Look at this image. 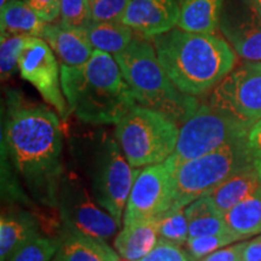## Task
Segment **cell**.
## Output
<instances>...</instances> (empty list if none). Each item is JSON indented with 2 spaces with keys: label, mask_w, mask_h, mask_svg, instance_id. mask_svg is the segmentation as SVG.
Masks as SVG:
<instances>
[{
  "label": "cell",
  "mask_w": 261,
  "mask_h": 261,
  "mask_svg": "<svg viewBox=\"0 0 261 261\" xmlns=\"http://www.w3.org/2000/svg\"><path fill=\"white\" fill-rule=\"evenodd\" d=\"M103 242L104 241L64 230L56 256L61 261H108Z\"/></svg>",
  "instance_id": "obj_24"
},
{
  "label": "cell",
  "mask_w": 261,
  "mask_h": 261,
  "mask_svg": "<svg viewBox=\"0 0 261 261\" xmlns=\"http://www.w3.org/2000/svg\"><path fill=\"white\" fill-rule=\"evenodd\" d=\"M80 159L90 180L91 194L119 226L139 169H133L115 138L98 130L80 145Z\"/></svg>",
  "instance_id": "obj_5"
},
{
  "label": "cell",
  "mask_w": 261,
  "mask_h": 261,
  "mask_svg": "<svg viewBox=\"0 0 261 261\" xmlns=\"http://www.w3.org/2000/svg\"><path fill=\"white\" fill-rule=\"evenodd\" d=\"M248 145L254 159L261 160V119L254 123L248 133Z\"/></svg>",
  "instance_id": "obj_34"
},
{
  "label": "cell",
  "mask_w": 261,
  "mask_h": 261,
  "mask_svg": "<svg viewBox=\"0 0 261 261\" xmlns=\"http://www.w3.org/2000/svg\"><path fill=\"white\" fill-rule=\"evenodd\" d=\"M39 231V221L31 212H3L0 218V261H9L19 248L40 236Z\"/></svg>",
  "instance_id": "obj_16"
},
{
  "label": "cell",
  "mask_w": 261,
  "mask_h": 261,
  "mask_svg": "<svg viewBox=\"0 0 261 261\" xmlns=\"http://www.w3.org/2000/svg\"><path fill=\"white\" fill-rule=\"evenodd\" d=\"M159 236L156 215L123 226L114 240V247L121 256L138 261L151 252L159 242Z\"/></svg>",
  "instance_id": "obj_17"
},
{
  "label": "cell",
  "mask_w": 261,
  "mask_h": 261,
  "mask_svg": "<svg viewBox=\"0 0 261 261\" xmlns=\"http://www.w3.org/2000/svg\"><path fill=\"white\" fill-rule=\"evenodd\" d=\"M208 104L237 121L253 126L261 119V62L233 68L212 90Z\"/></svg>",
  "instance_id": "obj_10"
},
{
  "label": "cell",
  "mask_w": 261,
  "mask_h": 261,
  "mask_svg": "<svg viewBox=\"0 0 261 261\" xmlns=\"http://www.w3.org/2000/svg\"><path fill=\"white\" fill-rule=\"evenodd\" d=\"M46 24L47 22H45L23 0H11L0 9L2 32L41 38Z\"/></svg>",
  "instance_id": "obj_21"
},
{
  "label": "cell",
  "mask_w": 261,
  "mask_h": 261,
  "mask_svg": "<svg viewBox=\"0 0 261 261\" xmlns=\"http://www.w3.org/2000/svg\"><path fill=\"white\" fill-rule=\"evenodd\" d=\"M130 0H90L92 22L122 21Z\"/></svg>",
  "instance_id": "obj_30"
},
{
  "label": "cell",
  "mask_w": 261,
  "mask_h": 261,
  "mask_svg": "<svg viewBox=\"0 0 261 261\" xmlns=\"http://www.w3.org/2000/svg\"><path fill=\"white\" fill-rule=\"evenodd\" d=\"M181 0H130L122 22L137 34L152 39L178 25Z\"/></svg>",
  "instance_id": "obj_14"
},
{
  "label": "cell",
  "mask_w": 261,
  "mask_h": 261,
  "mask_svg": "<svg viewBox=\"0 0 261 261\" xmlns=\"http://www.w3.org/2000/svg\"><path fill=\"white\" fill-rule=\"evenodd\" d=\"M158 230L161 238L182 246L189 240V224L185 208L168 210L158 215Z\"/></svg>",
  "instance_id": "obj_25"
},
{
  "label": "cell",
  "mask_w": 261,
  "mask_h": 261,
  "mask_svg": "<svg viewBox=\"0 0 261 261\" xmlns=\"http://www.w3.org/2000/svg\"><path fill=\"white\" fill-rule=\"evenodd\" d=\"M261 188V174L256 166L231 175L218 185L210 196L221 213L232 210L234 205L250 197Z\"/></svg>",
  "instance_id": "obj_18"
},
{
  "label": "cell",
  "mask_w": 261,
  "mask_h": 261,
  "mask_svg": "<svg viewBox=\"0 0 261 261\" xmlns=\"http://www.w3.org/2000/svg\"><path fill=\"white\" fill-rule=\"evenodd\" d=\"M244 247H246V242L233 244V246L226 248H220L210 255L204 256L200 261H242Z\"/></svg>",
  "instance_id": "obj_33"
},
{
  "label": "cell",
  "mask_w": 261,
  "mask_h": 261,
  "mask_svg": "<svg viewBox=\"0 0 261 261\" xmlns=\"http://www.w3.org/2000/svg\"><path fill=\"white\" fill-rule=\"evenodd\" d=\"M189 238L230 232L224 214L218 210L210 195L202 196L185 207Z\"/></svg>",
  "instance_id": "obj_20"
},
{
  "label": "cell",
  "mask_w": 261,
  "mask_h": 261,
  "mask_svg": "<svg viewBox=\"0 0 261 261\" xmlns=\"http://www.w3.org/2000/svg\"><path fill=\"white\" fill-rule=\"evenodd\" d=\"M58 211L64 230L94 240H109L119 228L116 220L97 203L85 181L74 172H64L62 177Z\"/></svg>",
  "instance_id": "obj_9"
},
{
  "label": "cell",
  "mask_w": 261,
  "mask_h": 261,
  "mask_svg": "<svg viewBox=\"0 0 261 261\" xmlns=\"http://www.w3.org/2000/svg\"><path fill=\"white\" fill-rule=\"evenodd\" d=\"M256 166L248 145V137L201 158L182 163L173 172V192L169 210L188 207L202 196L243 169Z\"/></svg>",
  "instance_id": "obj_6"
},
{
  "label": "cell",
  "mask_w": 261,
  "mask_h": 261,
  "mask_svg": "<svg viewBox=\"0 0 261 261\" xmlns=\"http://www.w3.org/2000/svg\"><path fill=\"white\" fill-rule=\"evenodd\" d=\"M60 17L68 27L86 32L92 22L90 0H61Z\"/></svg>",
  "instance_id": "obj_29"
},
{
  "label": "cell",
  "mask_w": 261,
  "mask_h": 261,
  "mask_svg": "<svg viewBox=\"0 0 261 261\" xmlns=\"http://www.w3.org/2000/svg\"><path fill=\"white\" fill-rule=\"evenodd\" d=\"M103 247H104V252H106V256L108 261H130L128 259H126V257L120 255V254L116 253L115 250H113L112 248L108 246L106 241L103 242Z\"/></svg>",
  "instance_id": "obj_36"
},
{
  "label": "cell",
  "mask_w": 261,
  "mask_h": 261,
  "mask_svg": "<svg viewBox=\"0 0 261 261\" xmlns=\"http://www.w3.org/2000/svg\"><path fill=\"white\" fill-rule=\"evenodd\" d=\"M242 261H261V236L246 242Z\"/></svg>",
  "instance_id": "obj_35"
},
{
  "label": "cell",
  "mask_w": 261,
  "mask_h": 261,
  "mask_svg": "<svg viewBox=\"0 0 261 261\" xmlns=\"http://www.w3.org/2000/svg\"><path fill=\"white\" fill-rule=\"evenodd\" d=\"M62 89L70 113L89 125H116L137 100L113 55L94 50L86 63L61 64Z\"/></svg>",
  "instance_id": "obj_3"
},
{
  "label": "cell",
  "mask_w": 261,
  "mask_h": 261,
  "mask_svg": "<svg viewBox=\"0 0 261 261\" xmlns=\"http://www.w3.org/2000/svg\"><path fill=\"white\" fill-rule=\"evenodd\" d=\"M45 22L50 23L60 17L61 0H23Z\"/></svg>",
  "instance_id": "obj_32"
},
{
  "label": "cell",
  "mask_w": 261,
  "mask_h": 261,
  "mask_svg": "<svg viewBox=\"0 0 261 261\" xmlns=\"http://www.w3.org/2000/svg\"><path fill=\"white\" fill-rule=\"evenodd\" d=\"M256 167H257V169H259V172L261 174V160H257L256 161Z\"/></svg>",
  "instance_id": "obj_39"
},
{
  "label": "cell",
  "mask_w": 261,
  "mask_h": 261,
  "mask_svg": "<svg viewBox=\"0 0 261 261\" xmlns=\"http://www.w3.org/2000/svg\"><path fill=\"white\" fill-rule=\"evenodd\" d=\"M86 34L94 50L107 52L113 56L125 50L135 39L133 29L122 21L91 22Z\"/></svg>",
  "instance_id": "obj_22"
},
{
  "label": "cell",
  "mask_w": 261,
  "mask_h": 261,
  "mask_svg": "<svg viewBox=\"0 0 261 261\" xmlns=\"http://www.w3.org/2000/svg\"><path fill=\"white\" fill-rule=\"evenodd\" d=\"M243 240L242 237L233 232L208 234V236H200L195 238H189L187 244V252L191 261H200L204 256L210 255L215 250L226 247L237 241Z\"/></svg>",
  "instance_id": "obj_28"
},
{
  "label": "cell",
  "mask_w": 261,
  "mask_h": 261,
  "mask_svg": "<svg viewBox=\"0 0 261 261\" xmlns=\"http://www.w3.org/2000/svg\"><path fill=\"white\" fill-rule=\"evenodd\" d=\"M145 39L135 37L125 50L114 57L137 103L165 114L178 125H182L194 115L200 104L195 97L177 89L160 63L154 45Z\"/></svg>",
  "instance_id": "obj_4"
},
{
  "label": "cell",
  "mask_w": 261,
  "mask_h": 261,
  "mask_svg": "<svg viewBox=\"0 0 261 261\" xmlns=\"http://www.w3.org/2000/svg\"><path fill=\"white\" fill-rule=\"evenodd\" d=\"M138 261H189L188 254L179 244L160 238L156 246Z\"/></svg>",
  "instance_id": "obj_31"
},
{
  "label": "cell",
  "mask_w": 261,
  "mask_h": 261,
  "mask_svg": "<svg viewBox=\"0 0 261 261\" xmlns=\"http://www.w3.org/2000/svg\"><path fill=\"white\" fill-rule=\"evenodd\" d=\"M247 2L249 3V4L252 5L253 8L255 9L261 16V0H247Z\"/></svg>",
  "instance_id": "obj_37"
},
{
  "label": "cell",
  "mask_w": 261,
  "mask_h": 261,
  "mask_svg": "<svg viewBox=\"0 0 261 261\" xmlns=\"http://www.w3.org/2000/svg\"><path fill=\"white\" fill-rule=\"evenodd\" d=\"M231 232L243 238L261 233V188L224 214Z\"/></svg>",
  "instance_id": "obj_23"
},
{
  "label": "cell",
  "mask_w": 261,
  "mask_h": 261,
  "mask_svg": "<svg viewBox=\"0 0 261 261\" xmlns=\"http://www.w3.org/2000/svg\"><path fill=\"white\" fill-rule=\"evenodd\" d=\"M52 261H61L60 259H58V257L57 256H55V259L54 260H52Z\"/></svg>",
  "instance_id": "obj_40"
},
{
  "label": "cell",
  "mask_w": 261,
  "mask_h": 261,
  "mask_svg": "<svg viewBox=\"0 0 261 261\" xmlns=\"http://www.w3.org/2000/svg\"><path fill=\"white\" fill-rule=\"evenodd\" d=\"M62 240L38 236L21 247L9 261H52L60 250Z\"/></svg>",
  "instance_id": "obj_27"
},
{
  "label": "cell",
  "mask_w": 261,
  "mask_h": 261,
  "mask_svg": "<svg viewBox=\"0 0 261 261\" xmlns=\"http://www.w3.org/2000/svg\"><path fill=\"white\" fill-rule=\"evenodd\" d=\"M178 123L154 109L137 104L116 123L115 138L132 167L162 163L174 152Z\"/></svg>",
  "instance_id": "obj_7"
},
{
  "label": "cell",
  "mask_w": 261,
  "mask_h": 261,
  "mask_svg": "<svg viewBox=\"0 0 261 261\" xmlns=\"http://www.w3.org/2000/svg\"><path fill=\"white\" fill-rule=\"evenodd\" d=\"M28 35L2 32L0 35V74L2 80H8L18 69V61Z\"/></svg>",
  "instance_id": "obj_26"
},
{
  "label": "cell",
  "mask_w": 261,
  "mask_h": 261,
  "mask_svg": "<svg viewBox=\"0 0 261 261\" xmlns=\"http://www.w3.org/2000/svg\"><path fill=\"white\" fill-rule=\"evenodd\" d=\"M173 173L167 163L145 167L137 175L123 212V226L149 219L169 210Z\"/></svg>",
  "instance_id": "obj_12"
},
{
  "label": "cell",
  "mask_w": 261,
  "mask_h": 261,
  "mask_svg": "<svg viewBox=\"0 0 261 261\" xmlns=\"http://www.w3.org/2000/svg\"><path fill=\"white\" fill-rule=\"evenodd\" d=\"M224 5L225 0H181L177 27L192 33H214Z\"/></svg>",
  "instance_id": "obj_19"
},
{
  "label": "cell",
  "mask_w": 261,
  "mask_h": 261,
  "mask_svg": "<svg viewBox=\"0 0 261 261\" xmlns=\"http://www.w3.org/2000/svg\"><path fill=\"white\" fill-rule=\"evenodd\" d=\"M250 128L252 126L218 112L210 104H200L181 125L174 152L165 162L173 173L182 163L247 138Z\"/></svg>",
  "instance_id": "obj_8"
},
{
  "label": "cell",
  "mask_w": 261,
  "mask_h": 261,
  "mask_svg": "<svg viewBox=\"0 0 261 261\" xmlns=\"http://www.w3.org/2000/svg\"><path fill=\"white\" fill-rule=\"evenodd\" d=\"M152 44L169 79L192 97L213 90L236 64V52L214 33L173 28L152 38Z\"/></svg>",
  "instance_id": "obj_2"
},
{
  "label": "cell",
  "mask_w": 261,
  "mask_h": 261,
  "mask_svg": "<svg viewBox=\"0 0 261 261\" xmlns=\"http://www.w3.org/2000/svg\"><path fill=\"white\" fill-rule=\"evenodd\" d=\"M22 79L40 93L42 99L67 120L70 110L62 89L61 65L50 45L42 38L28 37L18 61Z\"/></svg>",
  "instance_id": "obj_11"
},
{
  "label": "cell",
  "mask_w": 261,
  "mask_h": 261,
  "mask_svg": "<svg viewBox=\"0 0 261 261\" xmlns=\"http://www.w3.org/2000/svg\"><path fill=\"white\" fill-rule=\"evenodd\" d=\"M41 38L50 45L61 64L77 67L86 63L94 52L86 32L68 27L61 21L47 23Z\"/></svg>",
  "instance_id": "obj_15"
},
{
  "label": "cell",
  "mask_w": 261,
  "mask_h": 261,
  "mask_svg": "<svg viewBox=\"0 0 261 261\" xmlns=\"http://www.w3.org/2000/svg\"><path fill=\"white\" fill-rule=\"evenodd\" d=\"M219 28L238 56L261 62V16L247 0L224 5Z\"/></svg>",
  "instance_id": "obj_13"
},
{
  "label": "cell",
  "mask_w": 261,
  "mask_h": 261,
  "mask_svg": "<svg viewBox=\"0 0 261 261\" xmlns=\"http://www.w3.org/2000/svg\"><path fill=\"white\" fill-rule=\"evenodd\" d=\"M58 114L31 103L15 91L8 92L2 128L3 167L35 201L58 208V192L64 174L62 127Z\"/></svg>",
  "instance_id": "obj_1"
},
{
  "label": "cell",
  "mask_w": 261,
  "mask_h": 261,
  "mask_svg": "<svg viewBox=\"0 0 261 261\" xmlns=\"http://www.w3.org/2000/svg\"><path fill=\"white\" fill-rule=\"evenodd\" d=\"M11 2V0H0V9H3L6 4H9V3Z\"/></svg>",
  "instance_id": "obj_38"
}]
</instances>
